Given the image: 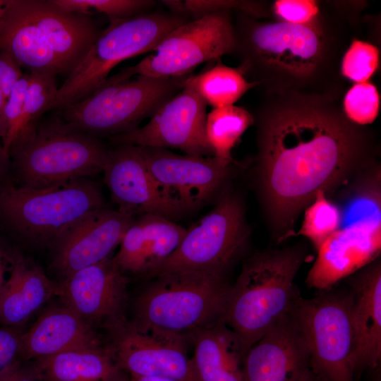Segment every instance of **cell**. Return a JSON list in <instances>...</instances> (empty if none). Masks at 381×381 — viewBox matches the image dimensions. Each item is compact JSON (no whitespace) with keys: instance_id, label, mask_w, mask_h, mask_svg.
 Segmentation results:
<instances>
[{"instance_id":"obj_1","label":"cell","mask_w":381,"mask_h":381,"mask_svg":"<svg viewBox=\"0 0 381 381\" xmlns=\"http://www.w3.org/2000/svg\"><path fill=\"white\" fill-rule=\"evenodd\" d=\"M253 115L258 189L279 241L291 235L298 214L319 190L332 195L375 162L373 131L349 119L340 99L264 94Z\"/></svg>"},{"instance_id":"obj_2","label":"cell","mask_w":381,"mask_h":381,"mask_svg":"<svg viewBox=\"0 0 381 381\" xmlns=\"http://www.w3.org/2000/svg\"><path fill=\"white\" fill-rule=\"evenodd\" d=\"M310 21H263L236 11L233 20L237 68L264 94L316 93L341 99L347 80L342 58L356 25L355 6L323 3Z\"/></svg>"},{"instance_id":"obj_3","label":"cell","mask_w":381,"mask_h":381,"mask_svg":"<svg viewBox=\"0 0 381 381\" xmlns=\"http://www.w3.org/2000/svg\"><path fill=\"white\" fill-rule=\"evenodd\" d=\"M306 255L298 244L255 253L243 263L222 320L238 337L244 355L291 312L300 296L294 279Z\"/></svg>"},{"instance_id":"obj_4","label":"cell","mask_w":381,"mask_h":381,"mask_svg":"<svg viewBox=\"0 0 381 381\" xmlns=\"http://www.w3.org/2000/svg\"><path fill=\"white\" fill-rule=\"evenodd\" d=\"M99 186L87 178L35 189L0 183V221L37 245L56 244L76 225L104 208Z\"/></svg>"},{"instance_id":"obj_5","label":"cell","mask_w":381,"mask_h":381,"mask_svg":"<svg viewBox=\"0 0 381 381\" xmlns=\"http://www.w3.org/2000/svg\"><path fill=\"white\" fill-rule=\"evenodd\" d=\"M108 150L59 115L40 122L34 134L9 152L17 186L40 189L102 172Z\"/></svg>"},{"instance_id":"obj_6","label":"cell","mask_w":381,"mask_h":381,"mask_svg":"<svg viewBox=\"0 0 381 381\" xmlns=\"http://www.w3.org/2000/svg\"><path fill=\"white\" fill-rule=\"evenodd\" d=\"M188 21L174 13H146L124 20H110L82 61L58 87L45 112L83 100L104 83L119 63L153 52L170 31Z\"/></svg>"},{"instance_id":"obj_7","label":"cell","mask_w":381,"mask_h":381,"mask_svg":"<svg viewBox=\"0 0 381 381\" xmlns=\"http://www.w3.org/2000/svg\"><path fill=\"white\" fill-rule=\"evenodd\" d=\"M154 278L136 298L134 320L189 336L222 320L231 286L225 276L179 272Z\"/></svg>"},{"instance_id":"obj_8","label":"cell","mask_w":381,"mask_h":381,"mask_svg":"<svg viewBox=\"0 0 381 381\" xmlns=\"http://www.w3.org/2000/svg\"><path fill=\"white\" fill-rule=\"evenodd\" d=\"M187 76L138 75L123 80L114 75L83 100L58 110L59 115L71 126L96 137L117 135L151 117L181 90Z\"/></svg>"},{"instance_id":"obj_9","label":"cell","mask_w":381,"mask_h":381,"mask_svg":"<svg viewBox=\"0 0 381 381\" xmlns=\"http://www.w3.org/2000/svg\"><path fill=\"white\" fill-rule=\"evenodd\" d=\"M320 291L310 298L299 296L291 310L313 367L325 381H356L351 292Z\"/></svg>"},{"instance_id":"obj_10","label":"cell","mask_w":381,"mask_h":381,"mask_svg":"<svg viewBox=\"0 0 381 381\" xmlns=\"http://www.w3.org/2000/svg\"><path fill=\"white\" fill-rule=\"evenodd\" d=\"M250 236L241 198L224 193L188 229L176 250L150 275L197 272L225 276L244 253Z\"/></svg>"},{"instance_id":"obj_11","label":"cell","mask_w":381,"mask_h":381,"mask_svg":"<svg viewBox=\"0 0 381 381\" xmlns=\"http://www.w3.org/2000/svg\"><path fill=\"white\" fill-rule=\"evenodd\" d=\"M232 11H222L188 20L170 31L153 52L117 75L157 78L189 75L201 64L233 54L236 36Z\"/></svg>"},{"instance_id":"obj_12","label":"cell","mask_w":381,"mask_h":381,"mask_svg":"<svg viewBox=\"0 0 381 381\" xmlns=\"http://www.w3.org/2000/svg\"><path fill=\"white\" fill-rule=\"evenodd\" d=\"M107 329L106 344L128 376L200 381L188 354L189 336L126 318Z\"/></svg>"},{"instance_id":"obj_13","label":"cell","mask_w":381,"mask_h":381,"mask_svg":"<svg viewBox=\"0 0 381 381\" xmlns=\"http://www.w3.org/2000/svg\"><path fill=\"white\" fill-rule=\"evenodd\" d=\"M207 104L188 80L141 127L110 137L117 144L176 149L184 155L212 157L205 135Z\"/></svg>"},{"instance_id":"obj_14","label":"cell","mask_w":381,"mask_h":381,"mask_svg":"<svg viewBox=\"0 0 381 381\" xmlns=\"http://www.w3.org/2000/svg\"><path fill=\"white\" fill-rule=\"evenodd\" d=\"M119 145L108 150L102 171L119 212L132 217L156 214L173 221L187 212L157 183L138 146Z\"/></svg>"},{"instance_id":"obj_15","label":"cell","mask_w":381,"mask_h":381,"mask_svg":"<svg viewBox=\"0 0 381 381\" xmlns=\"http://www.w3.org/2000/svg\"><path fill=\"white\" fill-rule=\"evenodd\" d=\"M138 147L157 183L186 212L207 202L229 175L231 165L213 156L181 155L164 148Z\"/></svg>"},{"instance_id":"obj_16","label":"cell","mask_w":381,"mask_h":381,"mask_svg":"<svg viewBox=\"0 0 381 381\" xmlns=\"http://www.w3.org/2000/svg\"><path fill=\"white\" fill-rule=\"evenodd\" d=\"M126 285L125 274L111 257L57 283L56 296L93 327L107 329L126 318Z\"/></svg>"},{"instance_id":"obj_17","label":"cell","mask_w":381,"mask_h":381,"mask_svg":"<svg viewBox=\"0 0 381 381\" xmlns=\"http://www.w3.org/2000/svg\"><path fill=\"white\" fill-rule=\"evenodd\" d=\"M241 370L243 381H305L315 372L291 312L249 348Z\"/></svg>"},{"instance_id":"obj_18","label":"cell","mask_w":381,"mask_h":381,"mask_svg":"<svg viewBox=\"0 0 381 381\" xmlns=\"http://www.w3.org/2000/svg\"><path fill=\"white\" fill-rule=\"evenodd\" d=\"M381 250V219L339 228L318 249L306 283L319 291L332 288L377 259Z\"/></svg>"},{"instance_id":"obj_19","label":"cell","mask_w":381,"mask_h":381,"mask_svg":"<svg viewBox=\"0 0 381 381\" xmlns=\"http://www.w3.org/2000/svg\"><path fill=\"white\" fill-rule=\"evenodd\" d=\"M134 217L107 208L92 213L58 243L52 265L64 279L111 257Z\"/></svg>"},{"instance_id":"obj_20","label":"cell","mask_w":381,"mask_h":381,"mask_svg":"<svg viewBox=\"0 0 381 381\" xmlns=\"http://www.w3.org/2000/svg\"><path fill=\"white\" fill-rule=\"evenodd\" d=\"M13 3L38 28L68 75L102 32L90 16L64 11L52 0H13Z\"/></svg>"},{"instance_id":"obj_21","label":"cell","mask_w":381,"mask_h":381,"mask_svg":"<svg viewBox=\"0 0 381 381\" xmlns=\"http://www.w3.org/2000/svg\"><path fill=\"white\" fill-rule=\"evenodd\" d=\"M104 345L92 325L61 303L45 310L22 333L19 358L33 361L68 351L95 349Z\"/></svg>"},{"instance_id":"obj_22","label":"cell","mask_w":381,"mask_h":381,"mask_svg":"<svg viewBox=\"0 0 381 381\" xmlns=\"http://www.w3.org/2000/svg\"><path fill=\"white\" fill-rule=\"evenodd\" d=\"M186 229L156 214H144L126 230L113 260L124 273L150 276L176 250Z\"/></svg>"},{"instance_id":"obj_23","label":"cell","mask_w":381,"mask_h":381,"mask_svg":"<svg viewBox=\"0 0 381 381\" xmlns=\"http://www.w3.org/2000/svg\"><path fill=\"white\" fill-rule=\"evenodd\" d=\"M351 318L357 374L377 368L381 359V263L377 259L351 275Z\"/></svg>"},{"instance_id":"obj_24","label":"cell","mask_w":381,"mask_h":381,"mask_svg":"<svg viewBox=\"0 0 381 381\" xmlns=\"http://www.w3.org/2000/svg\"><path fill=\"white\" fill-rule=\"evenodd\" d=\"M57 283L36 265L13 257L9 277L0 293V323L18 328L56 295Z\"/></svg>"},{"instance_id":"obj_25","label":"cell","mask_w":381,"mask_h":381,"mask_svg":"<svg viewBox=\"0 0 381 381\" xmlns=\"http://www.w3.org/2000/svg\"><path fill=\"white\" fill-rule=\"evenodd\" d=\"M0 51L8 52L29 73L67 74L38 28L10 0L0 20Z\"/></svg>"},{"instance_id":"obj_26","label":"cell","mask_w":381,"mask_h":381,"mask_svg":"<svg viewBox=\"0 0 381 381\" xmlns=\"http://www.w3.org/2000/svg\"><path fill=\"white\" fill-rule=\"evenodd\" d=\"M44 381H126L107 344L95 349L68 351L33 360Z\"/></svg>"},{"instance_id":"obj_27","label":"cell","mask_w":381,"mask_h":381,"mask_svg":"<svg viewBox=\"0 0 381 381\" xmlns=\"http://www.w3.org/2000/svg\"><path fill=\"white\" fill-rule=\"evenodd\" d=\"M334 202L341 213L339 228L370 219H381V172L377 162L357 172L341 186Z\"/></svg>"},{"instance_id":"obj_28","label":"cell","mask_w":381,"mask_h":381,"mask_svg":"<svg viewBox=\"0 0 381 381\" xmlns=\"http://www.w3.org/2000/svg\"><path fill=\"white\" fill-rule=\"evenodd\" d=\"M254 121L253 114L242 107L213 108L207 114L205 122V135L213 157L231 165L234 162L233 148Z\"/></svg>"},{"instance_id":"obj_29","label":"cell","mask_w":381,"mask_h":381,"mask_svg":"<svg viewBox=\"0 0 381 381\" xmlns=\"http://www.w3.org/2000/svg\"><path fill=\"white\" fill-rule=\"evenodd\" d=\"M207 105L219 108L234 105L245 93L258 85L246 79L236 68L226 66L219 61L211 68L195 75H188Z\"/></svg>"},{"instance_id":"obj_30","label":"cell","mask_w":381,"mask_h":381,"mask_svg":"<svg viewBox=\"0 0 381 381\" xmlns=\"http://www.w3.org/2000/svg\"><path fill=\"white\" fill-rule=\"evenodd\" d=\"M57 90L55 75L48 73H30V81L21 115L10 151L34 134L40 122L41 116L45 112Z\"/></svg>"},{"instance_id":"obj_31","label":"cell","mask_w":381,"mask_h":381,"mask_svg":"<svg viewBox=\"0 0 381 381\" xmlns=\"http://www.w3.org/2000/svg\"><path fill=\"white\" fill-rule=\"evenodd\" d=\"M304 210L302 225L295 235L307 238L318 251L325 241L339 228L340 210L323 190L316 193L313 200Z\"/></svg>"},{"instance_id":"obj_32","label":"cell","mask_w":381,"mask_h":381,"mask_svg":"<svg viewBox=\"0 0 381 381\" xmlns=\"http://www.w3.org/2000/svg\"><path fill=\"white\" fill-rule=\"evenodd\" d=\"M161 2L171 13L193 19L222 11H238L257 18L272 16L262 3L255 1L231 0H163Z\"/></svg>"},{"instance_id":"obj_33","label":"cell","mask_w":381,"mask_h":381,"mask_svg":"<svg viewBox=\"0 0 381 381\" xmlns=\"http://www.w3.org/2000/svg\"><path fill=\"white\" fill-rule=\"evenodd\" d=\"M64 11L81 14L104 13L110 20H124L143 13L155 4L150 0H52Z\"/></svg>"},{"instance_id":"obj_34","label":"cell","mask_w":381,"mask_h":381,"mask_svg":"<svg viewBox=\"0 0 381 381\" xmlns=\"http://www.w3.org/2000/svg\"><path fill=\"white\" fill-rule=\"evenodd\" d=\"M342 106L346 116L353 123L361 126L370 124L379 112L378 92L370 83H356L345 93Z\"/></svg>"},{"instance_id":"obj_35","label":"cell","mask_w":381,"mask_h":381,"mask_svg":"<svg viewBox=\"0 0 381 381\" xmlns=\"http://www.w3.org/2000/svg\"><path fill=\"white\" fill-rule=\"evenodd\" d=\"M379 65V50L375 45L354 39L341 61L343 77L357 83L366 82Z\"/></svg>"},{"instance_id":"obj_36","label":"cell","mask_w":381,"mask_h":381,"mask_svg":"<svg viewBox=\"0 0 381 381\" xmlns=\"http://www.w3.org/2000/svg\"><path fill=\"white\" fill-rule=\"evenodd\" d=\"M29 81L30 73H24L13 86L0 115V138L4 149L8 156L21 115Z\"/></svg>"},{"instance_id":"obj_37","label":"cell","mask_w":381,"mask_h":381,"mask_svg":"<svg viewBox=\"0 0 381 381\" xmlns=\"http://www.w3.org/2000/svg\"><path fill=\"white\" fill-rule=\"evenodd\" d=\"M312 0H278L272 11L280 20L295 24L307 23L320 12L321 3Z\"/></svg>"},{"instance_id":"obj_38","label":"cell","mask_w":381,"mask_h":381,"mask_svg":"<svg viewBox=\"0 0 381 381\" xmlns=\"http://www.w3.org/2000/svg\"><path fill=\"white\" fill-rule=\"evenodd\" d=\"M0 381H44L35 361L19 358L0 370Z\"/></svg>"},{"instance_id":"obj_39","label":"cell","mask_w":381,"mask_h":381,"mask_svg":"<svg viewBox=\"0 0 381 381\" xmlns=\"http://www.w3.org/2000/svg\"><path fill=\"white\" fill-rule=\"evenodd\" d=\"M22 333L18 328L0 327V370L19 358Z\"/></svg>"},{"instance_id":"obj_40","label":"cell","mask_w":381,"mask_h":381,"mask_svg":"<svg viewBox=\"0 0 381 381\" xmlns=\"http://www.w3.org/2000/svg\"><path fill=\"white\" fill-rule=\"evenodd\" d=\"M23 74L16 59L8 52L0 51V89L6 99Z\"/></svg>"},{"instance_id":"obj_41","label":"cell","mask_w":381,"mask_h":381,"mask_svg":"<svg viewBox=\"0 0 381 381\" xmlns=\"http://www.w3.org/2000/svg\"><path fill=\"white\" fill-rule=\"evenodd\" d=\"M11 171V160L6 153L0 138V183L4 182V179Z\"/></svg>"},{"instance_id":"obj_42","label":"cell","mask_w":381,"mask_h":381,"mask_svg":"<svg viewBox=\"0 0 381 381\" xmlns=\"http://www.w3.org/2000/svg\"><path fill=\"white\" fill-rule=\"evenodd\" d=\"M12 256H8L6 251L0 247V293L6 282L5 272L6 265L10 264L12 261Z\"/></svg>"},{"instance_id":"obj_43","label":"cell","mask_w":381,"mask_h":381,"mask_svg":"<svg viewBox=\"0 0 381 381\" xmlns=\"http://www.w3.org/2000/svg\"><path fill=\"white\" fill-rule=\"evenodd\" d=\"M126 381H179L171 378L160 377H131L128 376Z\"/></svg>"},{"instance_id":"obj_44","label":"cell","mask_w":381,"mask_h":381,"mask_svg":"<svg viewBox=\"0 0 381 381\" xmlns=\"http://www.w3.org/2000/svg\"><path fill=\"white\" fill-rule=\"evenodd\" d=\"M9 3L10 0H0V20L4 16L9 5Z\"/></svg>"},{"instance_id":"obj_45","label":"cell","mask_w":381,"mask_h":381,"mask_svg":"<svg viewBox=\"0 0 381 381\" xmlns=\"http://www.w3.org/2000/svg\"><path fill=\"white\" fill-rule=\"evenodd\" d=\"M305 381H325V380L318 373L315 372Z\"/></svg>"},{"instance_id":"obj_46","label":"cell","mask_w":381,"mask_h":381,"mask_svg":"<svg viewBox=\"0 0 381 381\" xmlns=\"http://www.w3.org/2000/svg\"><path fill=\"white\" fill-rule=\"evenodd\" d=\"M6 98L0 89V115L1 114L4 110V106L6 104Z\"/></svg>"}]
</instances>
